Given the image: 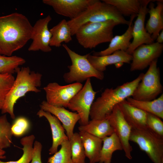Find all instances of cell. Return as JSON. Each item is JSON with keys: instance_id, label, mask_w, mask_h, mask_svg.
Segmentation results:
<instances>
[{"instance_id": "cell-1", "label": "cell", "mask_w": 163, "mask_h": 163, "mask_svg": "<svg viewBox=\"0 0 163 163\" xmlns=\"http://www.w3.org/2000/svg\"><path fill=\"white\" fill-rule=\"evenodd\" d=\"M33 26L27 18L15 12L0 16V54L10 56L30 39Z\"/></svg>"}, {"instance_id": "cell-2", "label": "cell", "mask_w": 163, "mask_h": 163, "mask_svg": "<svg viewBox=\"0 0 163 163\" xmlns=\"http://www.w3.org/2000/svg\"><path fill=\"white\" fill-rule=\"evenodd\" d=\"M143 74L141 73L133 80L114 88L105 89L91 105L89 114L91 119L102 120L107 118L115 106L132 96Z\"/></svg>"}, {"instance_id": "cell-3", "label": "cell", "mask_w": 163, "mask_h": 163, "mask_svg": "<svg viewBox=\"0 0 163 163\" xmlns=\"http://www.w3.org/2000/svg\"><path fill=\"white\" fill-rule=\"evenodd\" d=\"M16 78L6 97L1 110L2 114L8 113L11 118H15L14 107L17 101L27 93L39 92V89L41 85L42 75L31 71L29 67H18L16 70Z\"/></svg>"}, {"instance_id": "cell-4", "label": "cell", "mask_w": 163, "mask_h": 163, "mask_svg": "<svg viewBox=\"0 0 163 163\" xmlns=\"http://www.w3.org/2000/svg\"><path fill=\"white\" fill-rule=\"evenodd\" d=\"M113 20L119 24L129 25L126 20L113 6L99 0H94L84 11L75 18L67 21L72 36L82 25L90 22Z\"/></svg>"}, {"instance_id": "cell-5", "label": "cell", "mask_w": 163, "mask_h": 163, "mask_svg": "<svg viewBox=\"0 0 163 163\" xmlns=\"http://www.w3.org/2000/svg\"><path fill=\"white\" fill-rule=\"evenodd\" d=\"M118 24L112 20L88 23L81 26L75 35L81 46L91 49L100 44L110 42L113 37V28Z\"/></svg>"}, {"instance_id": "cell-6", "label": "cell", "mask_w": 163, "mask_h": 163, "mask_svg": "<svg viewBox=\"0 0 163 163\" xmlns=\"http://www.w3.org/2000/svg\"><path fill=\"white\" fill-rule=\"evenodd\" d=\"M62 46L67 53L72 62L71 65L68 66L69 71L63 75L66 82L81 83L91 77L100 80L104 79V72L97 71L93 66L87 59L88 54L81 55L72 50L66 44H63Z\"/></svg>"}, {"instance_id": "cell-7", "label": "cell", "mask_w": 163, "mask_h": 163, "mask_svg": "<svg viewBox=\"0 0 163 163\" xmlns=\"http://www.w3.org/2000/svg\"><path fill=\"white\" fill-rule=\"evenodd\" d=\"M129 141L136 144L153 163H163V137L146 127L132 129Z\"/></svg>"}, {"instance_id": "cell-8", "label": "cell", "mask_w": 163, "mask_h": 163, "mask_svg": "<svg viewBox=\"0 0 163 163\" xmlns=\"http://www.w3.org/2000/svg\"><path fill=\"white\" fill-rule=\"evenodd\" d=\"M158 59L153 61L134 90L132 96L135 100L152 101L155 99L162 92L160 74L157 67Z\"/></svg>"}, {"instance_id": "cell-9", "label": "cell", "mask_w": 163, "mask_h": 163, "mask_svg": "<svg viewBox=\"0 0 163 163\" xmlns=\"http://www.w3.org/2000/svg\"><path fill=\"white\" fill-rule=\"evenodd\" d=\"M97 93L93 89L89 78L69 102L67 107L79 115L80 119L78 121L80 125L88 123L91 108Z\"/></svg>"}, {"instance_id": "cell-10", "label": "cell", "mask_w": 163, "mask_h": 163, "mask_svg": "<svg viewBox=\"0 0 163 163\" xmlns=\"http://www.w3.org/2000/svg\"><path fill=\"white\" fill-rule=\"evenodd\" d=\"M82 87L80 83L61 85L54 82L49 83L43 89L47 103L53 106L66 108L70 100Z\"/></svg>"}, {"instance_id": "cell-11", "label": "cell", "mask_w": 163, "mask_h": 163, "mask_svg": "<svg viewBox=\"0 0 163 163\" xmlns=\"http://www.w3.org/2000/svg\"><path fill=\"white\" fill-rule=\"evenodd\" d=\"M140 1V9L133 25L132 32L133 40L126 51L131 55L134 50L139 46L143 44H151L154 42L151 35L146 31L145 25L146 16L149 10L147 6L152 0Z\"/></svg>"}, {"instance_id": "cell-12", "label": "cell", "mask_w": 163, "mask_h": 163, "mask_svg": "<svg viewBox=\"0 0 163 163\" xmlns=\"http://www.w3.org/2000/svg\"><path fill=\"white\" fill-rule=\"evenodd\" d=\"M163 45L157 42L141 45L133 51L130 63L131 71L142 70L149 66L154 60L158 59L162 54Z\"/></svg>"}, {"instance_id": "cell-13", "label": "cell", "mask_w": 163, "mask_h": 163, "mask_svg": "<svg viewBox=\"0 0 163 163\" xmlns=\"http://www.w3.org/2000/svg\"><path fill=\"white\" fill-rule=\"evenodd\" d=\"M107 118L120 142L125 156L128 159H131L133 148L129 143V138L132 128L124 119L118 104Z\"/></svg>"}, {"instance_id": "cell-14", "label": "cell", "mask_w": 163, "mask_h": 163, "mask_svg": "<svg viewBox=\"0 0 163 163\" xmlns=\"http://www.w3.org/2000/svg\"><path fill=\"white\" fill-rule=\"evenodd\" d=\"M52 20L50 15L39 19L33 26L31 39L32 42L28 48L30 51L39 50L49 52L52 50L50 45L52 34L48 28V24Z\"/></svg>"}, {"instance_id": "cell-15", "label": "cell", "mask_w": 163, "mask_h": 163, "mask_svg": "<svg viewBox=\"0 0 163 163\" xmlns=\"http://www.w3.org/2000/svg\"><path fill=\"white\" fill-rule=\"evenodd\" d=\"M94 0H43L59 15L73 19L84 11Z\"/></svg>"}, {"instance_id": "cell-16", "label": "cell", "mask_w": 163, "mask_h": 163, "mask_svg": "<svg viewBox=\"0 0 163 163\" xmlns=\"http://www.w3.org/2000/svg\"><path fill=\"white\" fill-rule=\"evenodd\" d=\"M40 109L48 111L57 117L62 123L69 140L73 136L75 126L80 119L79 115L76 112H72L63 107H57L49 104L45 101L40 104Z\"/></svg>"}, {"instance_id": "cell-17", "label": "cell", "mask_w": 163, "mask_h": 163, "mask_svg": "<svg viewBox=\"0 0 163 163\" xmlns=\"http://www.w3.org/2000/svg\"><path fill=\"white\" fill-rule=\"evenodd\" d=\"M132 55L122 50H117L113 53L101 56H96L88 53L87 59L97 70L103 72L108 66L117 63H130L132 60Z\"/></svg>"}, {"instance_id": "cell-18", "label": "cell", "mask_w": 163, "mask_h": 163, "mask_svg": "<svg viewBox=\"0 0 163 163\" xmlns=\"http://www.w3.org/2000/svg\"><path fill=\"white\" fill-rule=\"evenodd\" d=\"M39 117H44L50 125L52 134V144L49 151V154L53 155L58 151L59 145L64 141L69 140L65 133V129L61 122L55 116L48 111L41 109L37 113Z\"/></svg>"}, {"instance_id": "cell-19", "label": "cell", "mask_w": 163, "mask_h": 163, "mask_svg": "<svg viewBox=\"0 0 163 163\" xmlns=\"http://www.w3.org/2000/svg\"><path fill=\"white\" fill-rule=\"evenodd\" d=\"M153 1L149 4L148 13L149 17L145 27L146 31L154 41L163 29V1L157 0V5L155 7Z\"/></svg>"}, {"instance_id": "cell-20", "label": "cell", "mask_w": 163, "mask_h": 163, "mask_svg": "<svg viewBox=\"0 0 163 163\" xmlns=\"http://www.w3.org/2000/svg\"><path fill=\"white\" fill-rule=\"evenodd\" d=\"M126 121L132 129L146 128L147 113L134 107L125 100L118 104Z\"/></svg>"}, {"instance_id": "cell-21", "label": "cell", "mask_w": 163, "mask_h": 163, "mask_svg": "<svg viewBox=\"0 0 163 163\" xmlns=\"http://www.w3.org/2000/svg\"><path fill=\"white\" fill-rule=\"evenodd\" d=\"M135 17V16L130 17L128 27L123 34L113 37L107 48L101 51L94 52L93 55L96 56H101L111 54L117 50H122L126 52L131 43L130 40L132 38L133 25L132 24Z\"/></svg>"}, {"instance_id": "cell-22", "label": "cell", "mask_w": 163, "mask_h": 163, "mask_svg": "<svg viewBox=\"0 0 163 163\" xmlns=\"http://www.w3.org/2000/svg\"><path fill=\"white\" fill-rule=\"evenodd\" d=\"M78 133L86 157L88 159L89 163L99 162L102 145V139L86 132L79 131Z\"/></svg>"}, {"instance_id": "cell-23", "label": "cell", "mask_w": 163, "mask_h": 163, "mask_svg": "<svg viewBox=\"0 0 163 163\" xmlns=\"http://www.w3.org/2000/svg\"><path fill=\"white\" fill-rule=\"evenodd\" d=\"M79 131L85 132L102 139L114 133L108 118L102 120H91L85 125L78 127Z\"/></svg>"}, {"instance_id": "cell-24", "label": "cell", "mask_w": 163, "mask_h": 163, "mask_svg": "<svg viewBox=\"0 0 163 163\" xmlns=\"http://www.w3.org/2000/svg\"><path fill=\"white\" fill-rule=\"evenodd\" d=\"M50 30L52 34L50 43V46L59 47L62 42L69 43L72 40L71 30L66 19L62 20Z\"/></svg>"}, {"instance_id": "cell-25", "label": "cell", "mask_w": 163, "mask_h": 163, "mask_svg": "<svg viewBox=\"0 0 163 163\" xmlns=\"http://www.w3.org/2000/svg\"><path fill=\"white\" fill-rule=\"evenodd\" d=\"M126 100L131 105L163 119V94L158 98L152 101H138L130 97L127 98Z\"/></svg>"}, {"instance_id": "cell-26", "label": "cell", "mask_w": 163, "mask_h": 163, "mask_svg": "<svg viewBox=\"0 0 163 163\" xmlns=\"http://www.w3.org/2000/svg\"><path fill=\"white\" fill-rule=\"evenodd\" d=\"M102 140L103 144L99 163H111L113 153L117 150H123L122 146L114 133L109 136L105 137Z\"/></svg>"}, {"instance_id": "cell-27", "label": "cell", "mask_w": 163, "mask_h": 163, "mask_svg": "<svg viewBox=\"0 0 163 163\" xmlns=\"http://www.w3.org/2000/svg\"><path fill=\"white\" fill-rule=\"evenodd\" d=\"M116 8L123 17H135L139 12L140 7V0H102Z\"/></svg>"}, {"instance_id": "cell-28", "label": "cell", "mask_w": 163, "mask_h": 163, "mask_svg": "<svg viewBox=\"0 0 163 163\" xmlns=\"http://www.w3.org/2000/svg\"><path fill=\"white\" fill-rule=\"evenodd\" d=\"M25 62V59L20 56H8L0 54V74H13L18 67Z\"/></svg>"}, {"instance_id": "cell-29", "label": "cell", "mask_w": 163, "mask_h": 163, "mask_svg": "<svg viewBox=\"0 0 163 163\" xmlns=\"http://www.w3.org/2000/svg\"><path fill=\"white\" fill-rule=\"evenodd\" d=\"M35 137L33 135L24 137L20 140L23 146V153L21 157L16 161L4 162L0 160V163H30L33 152V145Z\"/></svg>"}, {"instance_id": "cell-30", "label": "cell", "mask_w": 163, "mask_h": 163, "mask_svg": "<svg viewBox=\"0 0 163 163\" xmlns=\"http://www.w3.org/2000/svg\"><path fill=\"white\" fill-rule=\"evenodd\" d=\"M72 158L74 163H85L86 156L84 148L79 133H74L69 140Z\"/></svg>"}, {"instance_id": "cell-31", "label": "cell", "mask_w": 163, "mask_h": 163, "mask_svg": "<svg viewBox=\"0 0 163 163\" xmlns=\"http://www.w3.org/2000/svg\"><path fill=\"white\" fill-rule=\"evenodd\" d=\"M11 125L8 121L6 114L0 116V149H3L10 147L13 135Z\"/></svg>"}, {"instance_id": "cell-32", "label": "cell", "mask_w": 163, "mask_h": 163, "mask_svg": "<svg viewBox=\"0 0 163 163\" xmlns=\"http://www.w3.org/2000/svg\"><path fill=\"white\" fill-rule=\"evenodd\" d=\"M60 150L48 158V163H74L71 155L70 144L69 140L61 144Z\"/></svg>"}, {"instance_id": "cell-33", "label": "cell", "mask_w": 163, "mask_h": 163, "mask_svg": "<svg viewBox=\"0 0 163 163\" xmlns=\"http://www.w3.org/2000/svg\"><path fill=\"white\" fill-rule=\"evenodd\" d=\"M14 79L13 74H0V110L2 108L6 96Z\"/></svg>"}, {"instance_id": "cell-34", "label": "cell", "mask_w": 163, "mask_h": 163, "mask_svg": "<svg viewBox=\"0 0 163 163\" xmlns=\"http://www.w3.org/2000/svg\"><path fill=\"white\" fill-rule=\"evenodd\" d=\"M146 123L148 128L163 137V122L161 118L154 114L147 113Z\"/></svg>"}, {"instance_id": "cell-35", "label": "cell", "mask_w": 163, "mask_h": 163, "mask_svg": "<svg viewBox=\"0 0 163 163\" xmlns=\"http://www.w3.org/2000/svg\"><path fill=\"white\" fill-rule=\"evenodd\" d=\"M30 127L29 122L25 117H20L17 118L11 126L13 135L20 136L27 131Z\"/></svg>"}, {"instance_id": "cell-36", "label": "cell", "mask_w": 163, "mask_h": 163, "mask_svg": "<svg viewBox=\"0 0 163 163\" xmlns=\"http://www.w3.org/2000/svg\"><path fill=\"white\" fill-rule=\"evenodd\" d=\"M42 148L41 143L35 141L34 143L33 154L30 163H42L41 158Z\"/></svg>"}, {"instance_id": "cell-37", "label": "cell", "mask_w": 163, "mask_h": 163, "mask_svg": "<svg viewBox=\"0 0 163 163\" xmlns=\"http://www.w3.org/2000/svg\"><path fill=\"white\" fill-rule=\"evenodd\" d=\"M156 40L157 42L160 44H162L163 42V30L160 32Z\"/></svg>"}, {"instance_id": "cell-38", "label": "cell", "mask_w": 163, "mask_h": 163, "mask_svg": "<svg viewBox=\"0 0 163 163\" xmlns=\"http://www.w3.org/2000/svg\"><path fill=\"white\" fill-rule=\"evenodd\" d=\"M6 152L3 149H0V160L6 158V156L5 155Z\"/></svg>"}]
</instances>
